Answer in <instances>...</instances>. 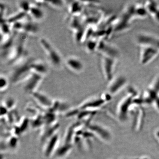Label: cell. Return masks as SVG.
<instances>
[{
    "label": "cell",
    "mask_w": 159,
    "mask_h": 159,
    "mask_svg": "<svg viewBox=\"0 0 159 159\" xmlns=\"http://www.w3.org/2000/svg\"><path fill=\"white\" fill-rule=\"evenodd\" d=\"M27 39V34L22 32L18 33L12 52L6 61L8 65L14 66L27 57L28 54L26 48Z\"/></svg>",
    "instance_id": "obj_1"
},
{
    "label": "cell",
    "mask_w": 159,
    "mask_h": 159,
    "mask_svg": "<svg viewBox=\"0 0 159 159\" xmlns=\"http://www.w3.org/2000/svg\"><path fill=\"white\" fill-rule=\"evenodd\" d=\"M40 44L45 52L49 62L54 67L59 68L62 65V60L58 51L45 38L40 40Z\"/></svg>",
    "instance_id": "obj_3"
},
{
    "label": "cell",
    "mask_w": 159,
    "mask_h": 159,
    "mask_svg": "<svg viewBox=\"0 0 159 159\" xmlns=\"http://www.w3.org/2000/svg\"><path fill=\"white\" fill-rule=\"evenodd\" d=\"M39 31V27L37 23L31 21L23 22L21 32L27 34H35Z\"/></svg>",
    "instance_id": "obj_15"
},
{
    "label": "cell",
    "mask_w": 159,
    "mask_h": 159,
    "mask_svg": "<svg viewBox=\"0 0 159 159\" xmlns=\"http://www.w3.org/2000/svg\"><path fill=\"white\" fill-rule=\"evenodd\" d=\"M136 42L140 46H150L159 50V38L152 34L142 33L136 37Z\"/></svg>",
    "instance_id": "obj_8"
},
{
    "label": "cell",
    "mask_w": 159,
    "mask_h": 159,
    "mask_svg": "<svg viewBox=\"0 0 159 159\" xmlns=\"http://www.w3.org/2000/svg\"><path fill=\"white\" fill-rule=\"evenodd\" d=\"M66 64L71 70L76 73L81 72L84 69V65L81 61L75 57H68L66 60Z\"/></svg>",
    "instance_id": "obj_13"
},
{
    "label": "cell",
    "mask_w": 159,
    "mask_h": 159,
    "mask_svg": "<svg viewBox=\"0 0 159 159\" xmlns=\"http://www.w3.org/2000/svg\"><path fill=\"white\" fill-rule=\"evenodd\" d=\"M43 77L41 75L32 72L23 82V89L30 95L36 92Z\"/></svg>",
    "instance_id": "obj_4"
},
{
    "label": "cell",
    "mask_w": 159,
    "mask_h": 159,
    "mask_svg": "<svg viewBox=\"0 0 159 159\" xmlns=\"http://www.w3.org/2000/svg\"><path fill=\"white\" fill-rule=\"evenodd\" d=\"M97 51L102 56L117 59L120 56V52L115 46L107 42L105 39H100L98 43Z\"/></svg>",
    "instance_id": "obj_5"
},
{
    "label": "cell",
    "mask_w": 159,
    "mask_h": 159,
    "mask_svg": "<svg viewBox=\"0 0 159 159\" xmlns=\"http://www.w3.org/2000/svg\"><path fill=\"white\" fill-rule=\"evenodd\" d=\"M3 104L7 107L9 110H12L15 108L16 101L14 98L11 97H8L4 101Z\"/></svg>",
    "instance_id": "obj_25"
},
{
    "label": "cell",
    "mask_w": 159,
    "mask_h": 159,
    "mask_svg": "<svg viewBox=\"0 0 159 159\" xmlns=\"http://www.w3.org/2000/svg\"><path fill=\"white\" fill-rule=\"evenodd\" d=\"M6 11V6L5 4L3 3H1L0 4V14H1V19H5V12Z\"/></svg>",
    "instance_id": "obj_29"
},
{
    "label": "cell",
    "mask_w": 159,
    "mask_h": 159,
    "mask_svg": "<svg viewBox=\"0 0 159 159\" xmlns=\"http://www.w3.org/2000/svg\"><path fill=\"white\" fill-rule=\"evenodd\" d=\"M159 55V50L150 46H140V62L146 65Z\"/></svg>",
    "instance_id": "obj_6"
},
{
    "label": "cell",
    "mask_w": 159,
    "mask_h": 159,
    "mask_svg": "<svg viewBox=\"0 0 159 159\" xmlns=\"http://www.w3.org/2000/svg\"><path fill=\"white\" fill-rule=\"evenodd\" d=\"M99 40L94 38H92L88 40L85 43V48L87 51L90 53L97 51Z\"/></svg>",
    "instance_id": "obj_21"
},
{
    "label": "cell",
    "mask_w": 159,
    "mask_h": 159,
    "mask_svg": "<svg viewBox=\"0 0 159 159\" xmlns=\"http://www.w3.org/2000/svg\"><path fill=\"white\" fill-rule=\"evenodd\" d=\"M9 85V80L5 76L1 75L0 77V90L1 92L6 90Z\"/></svg>",
    "instance_id": "obj_27"
},
{
    "label": "cell",
    "mask_w": 159,
    "mask_h": 159,
    "mask_svg": "<svg viewBox=\"0 0 159 159\" xmlns=\"http://www.w3.org/2000/svg\"><path fill=\"white\" fill-rule=\"evenodd\" d=\"M27 14H28L25 13V12L20 11L16 14H15L11 16H9V17L6 18L5 19H6L7 22L11 25L15 23L22 21L23 19L26 17Z\"/></svg>",
    "instance_id": "obj_19"
},
{
    "label": "cell",
    "mask_w": 159,
    "mask_h": 159,
    "mask_svg": "<svg viewBox=\"0 0 159 159\" xmlns=\"http://www.w3.org/2000/svg\"><path fill=\"white\" fill-rule=\"evenodd\" d=\"M117 59L102 56L101 64L102 73L106 80L109 82L114 78V70Z\"/></svg>",
    "instance_id": "obj_7"
},
{
    "label": "cell",
    "mask_w": 159,
    "mask_h": 159,
    "mask_svg": "<svg viewBox=\"0 0 159 159\" xmlns=\"http://www.w3.org/2000/svg\"><path fill=\"white\" fill-rule=\"evenodd\" d=\"M33 58H27L15 65L10 74V81L12 84L24 82L32 73L30 65Z\"/></svg>",
    "instance_id": "obj_2"
},
{
    "label": "cell",
    "mask_w": 159,
    "mask_h": 159,
    "mask_svg": "<svg viewBox=\"0 0 159 159\" xmlns=\"http://www.w3.org/2000/svg\"><path fill=\"white\" fill-rule=\"evenodd\" d=\"M83 4L81 2L75 1L70 5V13L72 15H77L83 10Z\"/></svg>",
    "instance_id": "obj_20"
},
{
    "label": "cell",
    "mask_w": 159,
    "mask_h": 159,
    "mask_svg": "<svg viewBox=\"0 0 159 159\" xmlns=\"http://www.w3.org/2000/svg\"><path fill=\"white\" fill-rule=\"evenodd\" d=\"M59 128V124L57 123L50 125H48L44 130L41 136L42 142H47L51 137L57 133V131Z\"/></svg>",
    "instance_id": "obj_14"
},
{
    "label": "cell",
    "mask_w": 159,
    "mask_h": 159,
    "mask_svg": "<svg viewBox=\"0 0 159 159\" xmlns=\"http://www.w3.org/2000/svg\"><path fill=\"white\" fill-rule=\"evenodd\" d=\"M148 14L145 5L141 4L135 5L134 18H145L148 16Z\"/></svg>",
    "instance_id": "obj_18"
},
{
    "label": "cell",
    "mask_w": 159,
    "mask_h": 159,
    "mask_svg": "<svg viewBox=\"0 0 159 159\" xmlns=\"http://www.w3.org/2000/svg\"><path fill=\"white\" fill-rule=\"evenodd\" d=\"M45 2L50 6L56 8H62L65 4L64 1L61 0H54L51 1H46Z\"/></svg>",
    "instance_id": "obj_26"
},
{
    "label": "cell",
    "mask_w": 159,
    "mask_h": 159,
    "mask_svg": "<svg viewBox=\"0 0 159 159\" xmlns=\"http://www.w3.org/2000/svg\"><path fill=\"white\" fill-rule=\"evenodd\" d=\"M30 95H31L35 102L43 108L49 111L52 108L54 104V100L51 99L47 95L41 92H38L37 91Z\"/></svg>",
    "instance_id": "obj_10"
},
{
    "label": "cell",
    "mask_w": 159,
    "mask_h": 159,
    "mask_svg": "<svg viewBox=\"0 0 159 159\" xmlns=\"http://www.w3.org/2000/svg\"><path fill=\"white\" fill-rule=\"evenodd\" d=\"M18 6L20 11L29 14L31 6V2L25 0L20 1L18 3Z\"/></svg>",
    "instance_id": "obj_24"
},
{
    "label": "cell",
    "mask_w": 159,
    "mask_h": 159,
    "mask_svg": "<svg viewBox=\"0 0 159 159\" xmlns=\"http://www.w3.org/2000/svg\"><path fill=\"white\" fill-rule=\"evenodd\" d=\"M31 17L35 20H40L44 16V13L39 6L31 4V9L29 12Z\"/></svg>",
    "instance_id": "obj_16"
},
{
    "label": "cell",
    "mask_w": 159,
    "mask_h": 159,
    "mask_svg": "<svg viewBox=\"0 0 159 159\" xmlns=\"http://www.w3.org/2000/svg\"><path fill=\"white\" fill-rule=\"evenodd\" d=\"M11 25L6 21L5 19L1 20V34L9 35L12 33Z\"/></svg>",
    "instance_id": "obj_22"
},
{
    "label": "cell",
    "mask_w": 159,
    "mask_h": 159,
    "mask_svg": "<svg viewBox=\"0 0 159 159\" xmlns=\"http://www.w3.org/2000/svg\"><path fill=\"white\" fill-rule=\"evenodd\" d=\"M8 145L12 148H15L18 144V139L15 136L11 137L9 139L8 143Z\"/></svg>",
    "instance_id": "obj_28"
},
{
    "label": "cell",
    "mask_w": 159,
    "mask_h": 159,
    "mask_svg": "<svg viewBox=\"0 0 159 159\" xmlns=\"http://www.w3.org/2000/svg\"><path fill=\"white\" fill-rule=\"evenodd\" d=\"M127 83V79L122 75L115 76L109 82L108 90L109 93L111 94L116 93L117 92L123 88Z\"/></svg>",
    "instance_id": "obj_9"
},
{
    "label": "cell",
    "mask_w": 159,
    "mask_h": 159,
    "mask_svg": "<svg viewBox=\"0 0 159 159\" xmlns=\"http://www.w3.org/2000/svg\"><path fill=\"white\" fill-rule=\"evenodd\" d=\"M31 72L44 76L48 72V68L46 64L41 60L33 58L30 65Z\"/></svg>",
    "instance_id": "obj_12"
},
{
    "label": "cell",
    "mask_w": 159,
    "mask_h": 159,
    "mask_svg": "<svg viewBox=\"0 0 159 159\" xmlns=\"http://www.w3.org/2000/svg\"><path fill=\"white\" fill-rule=\"evenodd\" d=\"M144 5L148 11V14L152 16L159 9V5L155 1H147Z\"/></svg>",
    "instance_id": "obj_23"
},
{
    "label": "cell",
    "mask_w": 159,
    "mask_h": 159,
    "mask_svg": "<svg viewBox=\"0 0 159 159\" xmlns=\"http://www.w3.org/2000/svg\"><path fill=\"white\" fill-rule=\"evenodd\" d=\"M72 148H73L72 144L64 143V145L57 148L56 151L54 153L55 157L58 158L64 157L67 156V155L70 152Z\"/></svg>",
    "instance_id": "obj_17"
},
{
    "label": "cell",
    "mask_w": 159,
    "mask_h": 159,
    "mask_svg": "<svg viewBox=\"0 0 159 159\" xmlns=\"http://www.w3.org/2000/svg\"><path fill=\"white\" fill-rule=\"evenodd\" d=\"M59 139V135L57 133L47 141V145L44 150V154L46 157L49 158L52 156L54 153V152L57 150V145Z\"/></svg>",
    "instance_id": "obj_11"
},
{
    "label": "cell",
    "mask_w": 159,
    "mask_h": 159,
    "mask_svg": "<svg viewBox=\"0 0 159 159\" xmlns=\"http://www.w3.org/2000/svg\"><path fill=\"white\" fill-rule=\"evenodd\" d=\"M153 17L156 21L159 23V9L157 11L156 13L153 16Z\"/></svg>",
    "instance_id": "obj_30"
}]
</instances>
